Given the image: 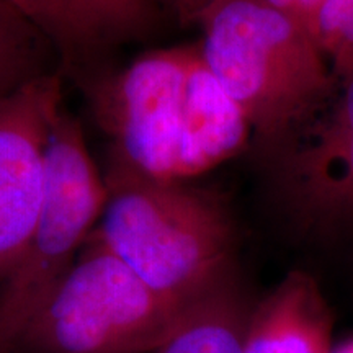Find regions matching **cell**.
<instances>
[{"mask_svg":"<svg viewBox=\"0 0 353 353\" xmlns=\"http://www.w3.org/2000/svg\"><path fill=\"white\" fill-rule=\"evenodd\" d=\"M88 90L112 164L148 179L185 183L250 145L245 118L198 43L144 52Z\"/></svg>","mask_w":353,"mask_h":353,"instance_id":"cell-1","label":"cell"},{"mask_svg":"<svg viewBox=\"0 0 353 353\" xmlns=\"http://www.w3.org/2000/svg\"><path fill=\"white\" fill-rule=\"evenodd\" d=\"M208 69L241 110L262 164L337 85L311 32L265 0H214L198 17Z\"/></svg>","mask_w":353,"mask_h":353,"instance_id":"cell-2","label":"cell"},{"mask_svg":"<svg viewBox=\"0 0 353 353\" xmlns=\"http://www.w3.org/2000/svg\"><path fill=\"white\" fill-rule=\"evenodd\" d=\"M107 203L90 239L162 298L188 306L236 272L228 210L205 190L110 164Z\"/></svg>","mask_w":353,"mask_h":353,"instance_id":"cell-3","label":"cell"},{"mask_svg":"<svg viewBox=\"0 0 353 353\" xmlns=\"http://www.w3.org/2000/svg\"><path fill=\"white\" fill-rule=\"evenodd\" d=\"M188 306L162 298L88 237L15 353H154Z\"/></svg>","mask_w":353,"mask_h":353,"instance_id":"cell-4","label":"cell"},{"mask_svg":"<svg viewBox=\"0 0 353 353\" xmlns=\"http://www.w3.org/2000/svg\"><path fill=\"white\" fill-rule=\"evenodd\" d=\"M105 203V176L88 152L79 121L63 108L48 141L37 226L0 285V353H15L26 325L76 263Z\"/></svg>","mask_w":353,"mask_h":353,"instance_id":"cell-5","label":"cell"},{"mask_svg":"<svg viewBox=\"0 0 353 353\" xmlns=\"http://www.w3.org/2000/svg\"><path fill=\"white\" fill-rule=\"evenodd\" d=\"M263 165L299 231L327 237L353 226V74Z\"/></svg>","mask_w":353,"mask_h":353,"instance_id":"cell-6","label":"cell"},{"mask_svg":"<svg viewBox=\"0 0 353 353\" xmlns=\"http://www.w3.org/2000/svg\"><path fill=\"white\" fill-rule=\"evenodd\" d=\"M63 108V82L56 72L0 97V285L37 226L48 141Z\"/></svg>","mask_w":353,"mask_h":353,"instance_id":"cell-7","label":"cell"},{"mask_svg":"<svg viewBox=\"0 0 353 353\" xmlns=\"http://www.w3.org/2000/svg\"><path fill=\"white\" fill-rule=\"evenodd\" d=\"M50 41L64 68L85 74L105 52L159 23L161 0H7Z\"/></svg>","mask_w":353,"mask_h":353,"instance_id":"cell-8","label":"cell"},{"mask_svg":"<svg viewBox=\"0 0 353 353\" xmlns=\"http://www.w3.org/2000/svg\"><path fill=\"white\" fill-rule=\"evenodd\" d=\"M332 312L306 272H291L254 303L242 353H330Z\"/></svg>","mask_w":353,"mask_h":353,"instance_id":"cell-9","label":"cell"},{"mask_svg":"<svg viewBox=\"0 0 353 353\" xmlns=\"http://www.w3.org/2000/svg\"><path fill=\"white\" fill-rule=\"evenodd\" d=\"M252 306L234 272L185 309L154 353H242Z\"/></svg>","mask_w":353,"mask_h":353,"instance_id":"cell-10","label":"cell"},{"mask_svg":"<svg viewBox=\"0 0 353 353\" xmlns=\"http://www.w3.org/2000/svg\"><path fill=\"white\" fill-rule=\"evenodd\" d=\"M56 54L43 33L7 0H0V97L48 74Z\"/></svg>","mask_w":353,"mask_h":353,"instance_id":"cell-11","label":"cell"},{"mask_svg":"<svg viewBox=\"0 0 353 353\" xmlns=\"http://www.w3.org/2000/svg\"><path fill=\"white\" fill-rule=\"evenodd\" d=\"M311 33L337 81L353 74V0H322Z\"/></svg>","mask_w":353,"mask_h":353,"instance_id":"cell-12","label":"cell"},{"mask_svg":"<svg viewBox=\"0 0 353 353\" xmlns=\"http://www.w3.org/2000/svg\"><path fill=\"white\" fill-rule=\"evenodd\" d=\"M265 2L270 3L276 10L283 12L285 15L291 17L293 20H296L298 23L306 26L311 32L312 21H314L322 0H265Z\"/></svg>","mask_w":353,"mask_h":353,"instance_id":"cell-13","label":"cell"},{"mask_svg":"<svg viewBox=\"0 0 353 353\" xmlns=\"http://www.w3.org/2000/svg\"><path fill=\"white\" fill-rule=\"evenodd\" d=\"M330 353H353V337L350 339V341L341 343L339 347H334Z\"/></svg>","mask_w":353,"mask_h":353,"instance_id":"cell-14","label":"cell"}]
</instances>
